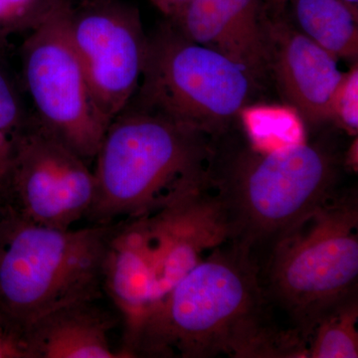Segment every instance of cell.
Wrapping results in <instances>:
<instances>
[{"label": "cell", "mask_w": 358, "mask_h": 358, "mask_svg": "<svg viewBox=\"0 0 358 358\" xmlns=\"http://www.w3.org/2000/svg\"><path fill=\"white\" fill-rule=\"evenodd\" d=\"M124 357H306L294 329L273 320L253 257L225 242L173 287L122 345Z\"/></svg>", "instance_id": "obj_1"}, {"label": "cell", "mask_w": 358, "mask_h": 358, "mask_svg": "<svg viewBox=\"0 0 358 358\" xmlns=\"http://www.w3.org/2000/svg\"><path fill=\"white\" fill-rule=\"evenodd\" d=\"M343 169V155L308 141L271 152L248 145L220 164L214 157L209 189L227 242L260 266L282 237L341 192Z\"/></svg>", "instance_id": "obj_2"}, {"label": "cell", "mask_w": 358, "mask_h": 358, "mask_svg": "<svg viewBox=\"0 0 358 358\" xmlns=\"http://www.w3.org/2000/svg\"><path fill=\"white\" fill-rule=\"evenodd\" d=\"M213 140L164 115L127 106L96 155V195L86 218L110 224L208 192Z\"/></svg>", "instance_id": "obj_3"}, {"label": "cell", "mask_w": 358, "mask_h": 358, "mask_svg": "<svg viewBox=\"0 0 358 358\" xmlns=\"http://www.w3.org/2000/svg\"><path fill=\"white\" fill-rule=\"evenodd\" d=\"M121 221L56 229L0 206V313L21 338L47 313L98 300L106 254Z\"/></svg>", "instance_id": "obj_4"}, {"label": "cell", "mask_w": 358, "mask_h": 358, "mask_svg": "<svg viewBox=\"0 0 358 358\" xmlns=\"http://www.w3.org/2000/svg\"><path fill=\"white\" fill-rule=\"evenodd\" d=\"M358 200L341 190L289 231L260 263L270 305L307 345L320 317L358 294Z\"/></svg>", "instance_id": "obj_5"}, {"label": "cell", "mask_w": 358, "mask_h": 358, "mask_svg": "<svg viewBox=\"0 0 358 358\" xmlns=\"http://www.w3.org/2000/svg\"><path fill=\"white\" fill-rule=\"evenodd\" d=\"M259 78L171 23L148 39L140 86L128 106L164 115L216 140L250 105Z\"/></svg>", "instance_id": "obj_6"}, {"label": "cell", "mask_w": 358, "mask_h": 358, "mask_svg": "<svg viewBox=\"0 0 358 358\" xmlns=\"http://www.w3.org/2000/svg\"><path fill=\"white\" fill-rule=\"evenodd\" d=\"M72 1L59 7L21 47L23 79L36 115L47 131L89 162L110 122L92 95L68 33Z\"/></svg>", "instance_id": "obj_7"}, {"label": "cell", "mask_w": 358, "mask_h": 358, "mask_svg": "<svg viewBox=\"0 0 358 358\" xmlns=\"http://www.w3.org/2000/svg\"><path fill=\"white\" fill-rule=\"evenodd\" d=\"M95 195L89 162L32 115L0 193V206L31 223L70 229L86 217Z\"/></svg>", "instance_id": "obj_8"}, {"label": "cell", "mask_w": 358, "mask_h": 358, "mask_svg": "<svg viewBox=\"0 0 358 358\" xmlns=\"http://www.w3.org/2000/svg\"><path fill=\"white\" fill-rule=\"evenodd\" d=\"M68 33L96 107L110 122L140 86L148 37L140 11L121 0L72 4Z\"/></svg>", "instance_id": "obj_9"}, {"label": "cell", "mask_w": 358, "mask_h": 358, "mask_svg": "<svg viewBox=\"0 0 358 358\" xmlns=\"http://www.w3.org/2000/svg\"><path fill=\"white\" fill-rule=\"evenodd\" d=\"M268 70L289 107L310 124L331 120L334 96L343 81L338 59L280 17H265Z\"/></svg>", "instance_id": "obj_10"}, {"label": "cell", "mask_w": 358, "mask_h": 358, "mask_svg": "<svg viewBox=\"0 0 358 358\" xmlns=\"http://www.w3.org/2000/svg\"><path fill=\"white\" fill-rule=\"evenodd\" d=\"M169 22L186 38L223 54L259 79L268 70L261 0H192Z\"/></svg>", "instance_id": "obj_11"}, {"label": "cell", "mask_w": 358, "mask_h": 358, "mask_svg": "<svg viewBox=\"0 0 358 358\" xmlns=\"http://www.w3.org/2000/svg\"><path fill=\"white\" fill-rule=\"evenodd\" d=\"M82 301L47 313L23 331L27 358H117L110 329L115 322L95 305Z\"/></svg>", "instance_id": "obj_12"}, {"label": "cell", "mask_w": 358, "mask_h": 358, "mask_svg": "<svg viewBox=\"0 0 358 358\" xmlns=\"http://www.w3.org/2000/svg\"><path fill=\"white\" fill-rule=\"evenodd\" d=\"M296 29L333 54L357 61L358 14L341 0H291Z\"/></svg>", "instance_id": "obj_13"}, {"label": "cell", "mask_w": 358, "mask_h": 358, "mask_svg": "<svg viewBox=\"0 0 358 358\" xmlns=\"http://www.w3.org/2000/svg\"><path fill=\"white\" fill-rule=\"evenodd\" d=\"M358 294L327 310L307 341L308 358L358 357Z\"/></svg>", "instance_id": "obj_14"}, {"label": "cell", "mask_w": 358, "mask_h": 358, "mask_svg": "<svg viewBox=\"0 0 358 358\" xmlns=\"http://www.w3.org/2000/svg\"><path fill=\"white\" fill-rule=\"evenodd\" d=\"M239 117L250 147L259 152H271L308 141L305 122L289 106L249 105Z\"/></svg>", "instance_id": "obj_15"}, {"label": "cell", "mask_w": 358, "mask_h": 358, "mask_svg": "<svg viewBox=\"0 0 358 358\" xmlns=\"http://www.w3.org/2000/svg\"><path fill=\"white\" fill-rule=\"evenodd\" d=\"M31 117L26 112L15 85L0 66V193L6 185L16 148Z\"/></svg>", "instance_id": "obj_16"}, {"label": "cell", "mask_w": 358, "mask_h": 358, "mask_svg": "<svg viewBox=\"0 0 358 358\" xmlns=\"http://www.w3.org/2000/svg\"><path fill=\"white\" fill-rule=\"evenodd\" d=\"M69 0H0V57L15 35L30 33Z\"/></svg>", "instance_id": "obj_17"}, {"label": "cell", "mask_w": 358, "mask_h": 358, "mask_svg": "<svg viewBox=\"0 0 358 358\" xmlns=\"http://www.w3.org/2000/svg\"><path fill=\"white\" fill-rule=\"evenodd\" d=\"M331 120L352 136L358 131V66L357 62L345 72L343 81L334 96Z\"/></svg>", "instance_id": "obj_18"}, {"label": "cell", "mask_w": 358, "mask_h": 358, "mask_svg": "<svg viewBox=\"0 0 358 358\" xmlns=\"http://www.w3.org/2000/svg\"><path fill=\"white\" fill-rule=\"evenodd\" d=\"M0 358H27L22 338L0 313Z\"/></svg>", "instance_id": "obj_19"}, {"label": "cell", "mask_w": 358, "mask_h": 358, "mask_svg": "<svg viewBox=\"0 0 358 358\" xmlns=\"http://www.w3.org/2000/svg\"><path fill=\"white\" fill-rule=\"evenodd\" d=\"M150 1L160 13L166 16V18L171 20L180 13L192 0H150Z\"/></svg>", "instance_id": "obj_20"}, {"label": "cell", "mask_w": 358, "mask_h": 358, "mask_svg": "<svg viewBox=\"0 0 358 358\" xmlns=\"http://www.w3.org/2000/svg\"><path fill=\"white\" fill-rule=\"evenodd\" d=\"M289 1L291 0H267V3L273 16L279 17L284 13L285 8L289 6Z\"/></svg>", "instance_id": "obj_21"}, {"label": "cell", "mask_w": 358, "mask_h": 358, "mask_svg": "<svg viewBox=\"0 0 358 358\" xmlns=\"http://www.w3.org/2000/svg\"><path fill=\"white\" fill-rule=\"evenodd\" d=\"M341 1L350 7L353 13L358 14V0H341Z\"/></svg>", "instance_id": "obj_22"}]
</instances>
